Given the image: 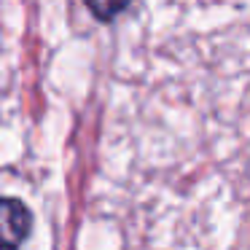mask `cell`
<instances>
[{
  "instance_id": "obj_1",
  "label": "cell",
  "mask_w": 250,
  "mask_h": 250,
  "mask_svg": "<svg viewBox=\"0 0 250 250\" xmlns=\"http://www.w3.org/2000/svg\"><path fill=\"white\" fill-rule=\"evenodd\" d=\"M33 229V212L14 196H0V250H17Z\"/></svg>"
},
{
  "instance_id": "obj_2",
  "label": "cell",
  "mask_w": 250,
  "mask_h": 250,
  "mask_svg": "<svg viewBox=\"0 0 250 250\" xmlns=\"http://www.w3.org/2000/svg\"><path fill=\"white\" fill-rule=\"evenodd\" d=\"M83 3H86L89 11H92L100 22H110V19H116L126 6H129L132 0H83Z\"/></svg>"
}]
</instances>
